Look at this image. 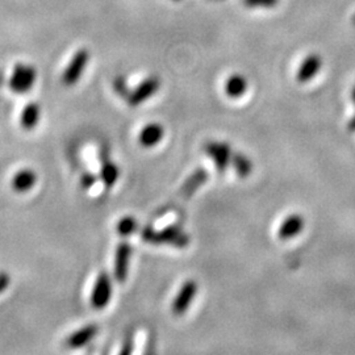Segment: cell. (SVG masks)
Here are the masks:
<instances>
[{"mask_svg":"<svg viewBox=\"0 0 355 355\" xmlns=\"http://www.w3.org/2000/svg\"><path fill=\"white\" fill-rule=\"evenodd\" d=\"M141 237L148 243L170 245L179 249H185L190 245V236L178 225H169L162 230H156L152 227H143Z\"/></svg>","mask_w":355,"mask_h":355,"instance_id":"cell-1","label":"cell"},{"mask_svg":"<svg viewBox=\"0 0 355 355\" xmlns=\"http://www.w3.org/2000/svg\"><path fill=\"white\" fill-rule=\"evenodd\" d=\"M36 78L37 71L33 66L19 63L14 68L12 77L10 79V87L14 94H27L34 85Z\"/></svg>","mask_w":355,"mask_h":355,"instance_id":"cell-2","label":"cell"},{"mask_svg":"<svg viewBox=\"0 0 355 355\" xmlns=\"http://www.w3.org/2000/svg\"><path fill=\"white\" fill-rule=\"evenodd\" d=\"M304 225H305V221H304V217L301 214H298V213L290 214L288 217H285V220L281 224L279 230H278V237L283 241L291 240V239L296 237L298 233L303 232Z\"/></svg>","mask_w":355,"mask_h":355,"instance_id":"cell-9","label":"cell"},{"mask_svg":"<svg viewBox=\"0 0 355 355\" xmlns=\"http://www.w3.org/2000/svg\"><path fill=\"white\" fill-rule=\"evenodd\" d=\"M198 294V283L192 279L190 281H185V283L182 284L179 292L176 294V296L174 298L172 304H171V312L175 316H183L194 298Z\"/></svg>","mask_w":355,"mask_h":355,"instance_id":"cell-6","label":"cell"},{"mask_svg":"<svg viewBox=\"0 0 355 355\" xmlns=\"http://www.w3.org/2000/svg\"><path fill=\"white\" fill-rule=\"evenodd\" d=\"M203 150L210 156L214 163V168L219 172L227 171L232 161V149L225 142L210 141L204 143Z\"/></svg>","mask_w":355,"mask_h":355,"instance_id":"cell-3","label":"cell"},{"mask_svg":"<svg viewBox=\"0 0 355 355\" xmlns=\"http://www.w3.org/2000/svg\"><path fill=\"white\" fill-rule=\"evenodd\" d=\"M114 91L120 95V97H123V98H127L128 99L129 94H130V91L128 90V85H127V82H125V79L124 78H116L114 79Z\"/></svg>","mask_w":355,"mask_h":355,"instance_id":"cell-21","label":"cell"},{"mask_svg":"<svg viewBox=\"0 0 355 355\" xmlns=\"http://www.w3.org/2000/svg\"><path fill=\"white\" fill-rule=\"evenodd\" d=\"M161 87V81L158 77H149L137 85L136 90L130 91L128 97V104L130 107H139L143 101L154 97Z\"/></svg>","mask_w":355,"mask_h":355,"instance_id":"cell-7","label":"cell"},{"mask_svg":"<svg viewBox=\"0 0 355 355\" xmlns=\"http://www.w3.org/2000/svg\"><path fill=\"white\" fill-rule=\"evenodd\" d=\"M353 23H354V24H355V14H354V17H353Z\"/></svg>","mask_w":355,"mask_h":355,"instance_id":"cell-26","label":"cell"},{"mask_svg":"<svg viewBox=\"0 0 355 355\" xmlns=\"http://www.w3.org/2000/svg\"><path fill=\"white\" fill-rule=\"evenodd\" d=\"M247 81L245 79V77H242L240 74H234L232 77L227 78L225 82V94L232 99H239L246 94L247 90Z\"/></svg>","mask_w":355,"mask_h":355,"instance_id":"cell-16","label":"cell"},{"mask_svg":"<svg viewBox=\"0 0 355 355\" xmlns=\"http://www.w3.org/2000/svg\"><path fill=\"white\" fill-rule=\"evenodd\" d=\"M165 136V129L159 124H149L142 129L139 136V142L143 148H154L159 142L162 141Z\"/></svg>","mask_w":355,"mask_h":355,"instance_id":"cell-14","label":"cell"},{"mask_svg":"<svg viewBox=\"0 0 355 355\" xmlns=\"http://www.w3.org/2000/svg\"><path fill=\"white\" fill-rule=\"evenodd\" d=\"M137 229H139V223H137V220H136L134 217H132V216L123 217V219L117 223V225H116L117 233H119L120 236H123V237H128L130 234L136 233Z\"/></svg>","mask_w":355,"mask_h":355,"instance_id":"cell-19","label":"cell"},{"mask_svg":"<svg viewBox=\"0 0 355 355\" xmlns=\"http://www.w3.org/2000/svg\"><path fill=\"white\" fill-rule=\"evenodd\" d=\"M41 117V108L39 103L30 101L23 108V112L20 116V125L26 130H32L36 128Z\"/></svg>","mask_w":355,"mask_h":355,"instance_id":"cell-15","label":"cell"},{"mask_svg":"<svg viewBox=\"0 0 355 355\" xmlns=\"http://www.w3.org/2000/svg\"><path fill=\"white\" fill-rule=\"evenodd\" d=\"M88 59H90V54L85 49H79L74 54V57L71 58L70 63L66 66V69L62 74L63 85L71 87V85L78 83V81L83 75V71H85V66L88 63Z\"/></svg>","mask_w":355,"mask_h":355,"instance_id":"cell-4","label":"cell"},{"mask_svg":"<svg viewBox=\"0 0 355 355\" xmlns=\"http://www.w3.org/2000/svg\"><path fill=\"white\" fill-rule=\"evenodd\" d=\"M119 175H120V171L116 166V163L110 159H103L101 170H100V179L103 185L107 188H112L119 179Z\"/></svg>","mask_w":355,"mask_h":355,"instance_id":"cell-17","label":"cell"},{"mask_svg":"<svg viewBox=\"0 0 355 355\" xmlns=\"http://www.w3.org/2000/svg\"><path fill=\"white\" fill-rule=\"evenodd\" d=\"M98 332H99L98 325L90 324V325H87V327H83L82 329L74 332L70 337L66 340V345H68L70 349L83 347L88 342L92 341V340L97 337Z\"/></svg>","mask_w":355,"mask_h":355,"instance_id":"cell-11","label":"cell"},{"mask_svg":"<svg viewBox=\"0 0 355 355\" xmlns=\"http://www.w3.org/2000/svg\"><path fill=\"white\" fill-rule=\"evenodd\" d=\"M281 0H242L249 8H272L279 4Z\"/></svg>","mask_w":355,"mask_h":355,"instance_id":"cell-20","label":"cell"},{"mask_svg":"<svg viewBox=\"0 0 355 355\" xmlns=\"http://www.w3.org/2000/svg\"><path fill=\"white\" fill-rule=\"evenodd\" d=\"M112 298V283L107 272H101L91 294V305L95 310H104Z\"/></svg>","mask_w":355,"mask_h":355,"instance_id":"cell-5","label":"cell"},{"mask_svg":"<svg viewBox=\"0 0 355 355\" xmlns=\"http://www.w3.org/2000/svg\"><path fill=\"white\" fill-rule=\"evenodd\" d=\"M353 99H354V101H355V88H354V91H353Z\"/></svg>","mask_w":355,"mask_h":355,"instance_id":"cell-25","label":"cell"},{"mask_svg":"<svg viewBox=\"0 0 355 355\" xmlns=\"http://www.w3.org/2000/svg\"><path fill=\"white\" fill-rule=\"evenodd\" d=\"M134 350V338H133V334H127V337L124 338L123 341V346H121V350H120V354L121 355H129L133 353Z\"/></svg>","mask_w":355,"mask_h":355,"instance_id":"cell-22","label":"cell"},{"mask_svg":"<svg viewBox=\"0 0 355 355\" xmlns=\"http://www.w3.org/2000/svg\"><path fill=\"white\" fill-rule=\"evenodd\" d=\"M132 256V247L128 242H120L116 249L114 256V279L119 283H124L127 281L129 271V259Z\"/></svg>","mask_w":355,"mask_h":355,"instance_id":"cell-8","label":"cell"},{"mask_svg":"<svg viewBox=\"0 0 355 355\" xmlns=\"http://www.w3.org/2000/svg\"><path fill=\"white\" fill-rule=\"evenodd\" d=\"M36 182H37L36 172L30 169H24L14 174L11 181V187L17 194H26L34 187Z\"/></svg>","mask_w":355,"mask_h":355,"instance_id":"cell-13","label":"cell"},{"mask_svg":"<svg viewBox=\"0 0 355 355\" xmlns=\"http://www.w3.org/2000/svg\"><path fill=\"white\" fill-rule=\"evenodd\" d=\"M97 183V176L92 172H83L81 176V185L85 190H90L92 185Z\"/></svg>","mask_w":355,"mask_h":355,"instance_id":"cell-23","label":"cell"},{"mask_svg":"<svg viewBox=\"0 0 355 355\" xmlns=\"http://www.w3.org/2000/svg\"><path fill=\"white\" fill-rule=\"evenodd\" d=\"M210 178V172L205 170V169H196L194 171L185 181L182 188H181V195L183 198H190L198 190H199L201 185H204Z\"/></svg>","mask_w":355,"mask_h":355,"instance_id":"cell-12","label":"cell"},{"mask_svg":"<svg viewBox=\"0 0 355 355\" xmlns=\"http://www.w3.org/2000/svg\"><path fill=\"white\" fill-rule=\"evenodd\" d=\"M11 283V278L6 272H0V294H3Z\"/></svg>","mask_w":355,"mask_h":355,"instance_id":"cell-24","label":"cell"},{"mask_svg":"<svg viewBox=\"0 0 355 355\" xmlns=\"http://www.w3.org/2000/svg\"><path fill=\"white\" fill-rule=\"evenodd\" d=\"M321 66H323V59L317 54H310L300 65L298 72H296V81L298 83L310 82L312 78L316 77V74L321 69Z\"/></svg>","mask_w":355,"mask_h":355,"instance_id":"cell-10","label":"cell"},{"mask_svg":"<svg viewBox=\"0 0 355 355\" xmlns=\"http://www.w3.org/2000/svg\"><path fill=\"white\" fill-rule=\"evenodd\" d=\"M230 163H232L234 171L237 172V175L242 179L247 178L253 172V163H252L250 158L245 156L243 153H240V152L232 154Z\"/></svg>","mask_w":355,"mask_h":355,"instance_id":"cell-18","label":"cell"}]
</instances>
